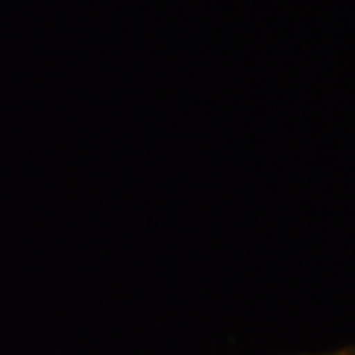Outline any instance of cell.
Masks as SVG:
<instances>
[{"instance_id": "obj_1", "label": "cell", "mask_w": 355, "mask_h": 355, "mask_svg": "<svg viewBox=\"0 0 355 355\" xmlns=\"http://www.w3.org/2000/svg\"><path fill=\"white\" fill-rule=\"evenodd\" d=\"M292 355H355V345L329 347V350H311V353H292Z\"/></svg>"}]
</instances>
